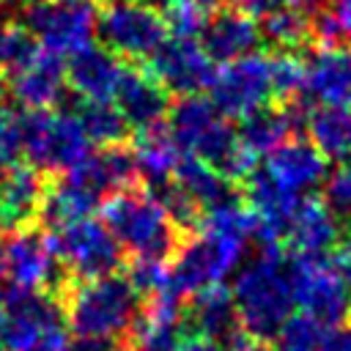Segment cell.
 Segmentation results:
<instances>
[{"label": "cell", "instance_id": "1f68e13d", "mask_svg": "<svg viewBox=\"0 0 351 351\" xmlns=\"http://www.w3.org/2000/svg\"><path fill=\"white\" fill-rule=\"evenodd\" d=\"M324 337H326V326L302 310L291 313V318L282 324L277 335L280 351H318Z\"/></svg>", "mask_w": 351, "mask_h": 351}, {"label": "cell", "instance_id": "7dc6e473", "mask_svg": "<svg viewBox=\"0 0 351 351\" xmlns=\"http://www.w3.org/2000/svg\"><path fill=\"white\" fill-rule=\"evenodd\" d=\"M165 3H167V0H165ZM192 3H200V5H206V8H211V5L217 3V0H192Z\"/></svg>", "mask_w": 351, "mask_h": 351}, {"label": "cell", "instance_id": "7c38bea8", "mask_svg": "<svg viewBox=\"0 0 351 351\" xmlns=\"http://www.w3.org/2000/svg\"><path fill=\"white\" fill-rule=\"evenodd\" d=\"M288 274H291L293 296L302 313L313 315L326 329L348 321L351 288L332 271L326 258H310V255L293 252L288 258Z\"/></svg>", "mask_w": 351, "mask_h": 351}, {"label": "cell", "instance_id": "f1b7e54d", "mask_svg": "<svg viewBox=\"0 0 351 351\" xmlns=\"http://www.w3.org/2000/svg\"><path fill=\"white\" fill-rule=\"evenodd\" d=\"M96 206H99V200L90 192H85L77 181H71L69 176H63L58 184H52V186L44 189V200H41L38 214H41V219L52 230H58V228H63L69 222H77V219L90 217V211Z\"/></svg>", "mask_w": 351, "mask_h": 351}, {"label": "cell", "instance_id": "83f0119b", "mask_svg": "<svg viewBox=\"0 0 351 351\" xmlns=\"http://www.w3.org/2000/svg\"><path fill=\"white\" fill-rule=\"evenodd\" d=\"M310 143L335 162H351V107H315L304 118Z\"/></svg>", "mask_w": 351, "mask_h": 351}, {"label": "cell", "instance_id": "7a4b0ae2", "mask_svg": "<svg viewBox=\"0 0 351 351\" xmlns=\"http://www.w3.org/2000/svg\"><path fill=\"white\" fill-rule=\"evenodd\" d=\"M230 296L236 304L239 329L261 343L274 340L296 307L288 258L277 247H263L258 258L236 271Z\"/></svg>", "mask_w": 351, "mask_h": 351}, {"label": "cell", "instance_id": "7402d4cb", "mask_svg": "<svg viewBox=\"0 0 351 351\" xmlns=\"http://www.w3.org/2000/svg\"><path fill=\"white\" fill-rule=\"evenodd\" d=\"M285 239L293 244L296 255L324 258L340 241V219L326 208L324 200L302 197L291 214Z\"/></svg>", "mask_w": 351, "mask_h": 351}, {"label": "cell", "instance_id": "f35d334b", "mask_svg": "<svg viewBox=\"0 0 351 351\" xmlns=\"http://www.w3.org/2000/svg\"><path fill=\"white\" fill-rule=\"evenodd\" d=\"M329 266L351 288V239H340L335 244V250L329 252Z\"/></svg>", "mask_w": 351, "mask_h": 351}, {"label": "cell", "instance_id": "52a82bcc", "mask_svg": "<svg viewBox=\"0 0 351 351\" xmlns=\"http://www.w3.org/2000/svg\"><path fill=\"white\" fill-rule=\"evenodd\" d=\"M96 33L110 52L129 60L151 58L170 36L162 11L148 0H104Z\"/></svg>", "mask_w": 351, "mask_h": 351}, {"label": "cell", "instance_id": "d6986e66", "mask_svg": "<svg viewBox=\"0 0 351 351\" xmlns=\"http://www.w3.org/2000/svg\"><path fill=\"white\" fill-rule=\"evenodd\" d=\"M123 74V63L104 44H88L69 55L66 63V85L82 101H112L118 80Z\"/></svg>", "mask_w": 351, "mask_h": 351}, {"label": "cell", "instance_id": "4dcf8cb0", "mask_svg": "<svg viewBox=\"0 0 351 351\" xmlns=\"http://www.w3.org/2000/svg\"><path fill=\"white\" fill-rule=\"evenodd\" d=\"M261 36L280 49H296L310 38V14L299 8H277L261 19Z\"/></svg>", "mask_w": 351, "mask_h": 351}, {"label": "cell", "instance_id": "ac0fdd59", "mask_svg": "<svg viewBox=\"0 0 351 351\" xmlns=\"http://www.w3.org/2000/svg\"><path fill=\"white\" fill-rule=\"evenodd\" d=\"M197 41L214 63H230L236 58L252 55L261 47L263 36L258 22L233 5V8H219L208 14V22Z\"/></svg>", "mask_w": 351, "mask_h": 351}, {"label": "cell", "instance_id": "2e32d148", "mask_svg": "<svg viewBox=\"0 0 351 351\" xmlns=\"http://www.w3.org/2000/svg\"><path fill=\"white\" fill-rule=\"evenodd\" d=\"M11 96L27 110H49L66 90V63L58 52L38 47L30 60L8 71Z\"/></svg>", "mask_w": 351, "mask_h": 351}, {"label": "cell", "instance_id": "9a60e30c", "mask_svg": "<svg viewBox=\"0 0 351 351\" xmlns=\"http://www.w3.org/2000/svg\"><path fill=\"white\" fill-rule=\"evenodd\" d=\"M304 60L302 101L318 107H348L351 104V47L321 44Z\"/></svg>", "mask_w": 351, "mask_h": 351}, {"label": "cell", "instance_id": "603a6c76", "mask_svg": "<svg viewBox=\"0 0 351 351\" xmlns=\"http://www.w3.org/2000/svg\"><path fill=\"white\" fill-rule=\"evenodd\" d=\"M170 181L195 203V208L200 214H208V211H217L222 206L239 203V192H236L230 178H225L211 165H206L195 156H186V154H181V162H178Z\"/></svg>", "mask_w": 351, "mask_h": 351}, {"label": "cell", "instance_id": "4316f807", "mask_svg": "<svg viewBox=\"0 0 351 351\" xmlns=\"http://www.w3.org/2000/svg\"><path fill=\"white\" fill-rule=\"evenodd\" d=\"M134 165H137V176H143L148 181V186L165 184L173 178L178 162H181V151L173 143L170 132L165 123L143 129L134 145Z\"/></svg>", "mask_w": 351, "mask_h": 351}, {"label": "cell", "instance_id": "b9f144b4", "mask_svg": "<svg viewBox=\"0 0 351 351\" xmlns=\"http://www.w3.org/2000/svg\"><path fill=\"white\" fill-rule=\"evenodd\" d=\"M69 351H123L115 340H90V337H77L69 343Z\"/></svg>", "mask_w": 351, "mask_h": 351}, {"label": "cell", "instance_id": "6da1fadb", "mask_svg": "<svg viewBox=\"0 0 351 351\" xmlns=\"http://www.w3.org/2000/svg\"><path fill=\"white\" fill-rule=\"evenodd\" d=\"M255 239V217L241 203L203 214L200 233L181 247L170 263V291L184 299L203 288L219 285L244 261L247 244Z\"/></svg>", "mask_w": 351, "mask_h": 351}, {"label": "cell", "instance_id": "8992f818", "mask_svg": "<svg viewBox=\"0 0 351 351\" xmlns=\"http://www.w3.org/2000/svg\"><path fill=\"white\" fill-rule=\"evenodd\" d=\"M82 123L71 112L27 110L22 115V156L36 170L69 173L93 148Z\"/></svg>", "mask_w": 351, "mask_h": 351}, {"label": "cell", "instance_id": "484cf974", "mask_svg": "<svg viewBox=\"0 0 351 351\" xmlns=\"http://www.w3.org/2000/svg\"><path fill=\"white\" fill-rule=\"evenodd\" d=\"M189 324L195 329V335L208 337L214 343H225L239 332V315H236V304L230 291L219 282L211 288L197 291L195 296H189Z\"/></svg>", "mask_w": 351, "mask_h": 351}, {"label": "cell", "instance_id": "bcb514c9", "mask_svg": "<svg viewBox=\"0 0 351 351\" xmlns=\"http://www.w3.org/2000/svg\"><path fill=\"white\" fill-rule=\"evenodd\" d=\"M8 167H11V165H3V162H0V186H3V181H5V173H8Z\"/></svg>", "mask_w": 351, "mask_h": 351}, {"label": "cell", "instance_id": "4fadbf2b", "mask_svg": "<svg viewBox=\"0 0 351 351\" xmlns=\"http://www.w3.org/2000/svg\"><path fill=\"white\" fill-rule=\"evenodd\" d=\"M60 304L44 291L8 288L0 293V337L8 351H33L49 332L60 329Z\"/></svg>", "mask_w": 351, "mask_h": 351}, {"label": "cell", "instance_id": "5bb4252c", "mask_svg": "<svg viewBox=\"0 0 351 351\" xmlns=\"http://www.w3.org/2000/svg\"><path fill=\"white\" fill-rule=\"evenodd\" d=\"M214 60L206 55L197 38L167 36L151 55V74L173 96H195L208 90L214 80Z\"/></svg>", "mask_w": 351, "mask_h": 351}, {"label": "cell", "instance_id": "ab89813d", "mask_svg": "<svg viewBox=\"0 0 351 351\" xmlns=\"http://www.w3.org/2000/svg\"><path fill=\"white\" fill-rule=\"evenodd\" d=\"M318 351H351V324L326 329V337Z\"/></svg>", "mask_w": 351, "mask_h": 351}, {"label": "cell", "instance_id": "3957f363", "mask_svg": "<svg viewBox=\"0 0 351 351\" xmlns=\"http://www.w3.org/2000/svg\"><path fill=\"white\" fill-rule=\"evenodd\" d=\"M165 126L181 154L211 165L230 181L244 178L255 167V159L244 151L239 140V132L211 104V99L200 93L178 96V101L167 110Z\"/></svg>", "mask_w": 351, "mask_h": 351}, {"label": "cell", "instance_id": "d590c367", "mask_svg": "<svg viewBox=\"0 0 351 351\" xmlns=\"http://www.w3.org/2000/svg\"><path fill=\"white\" fill-rule=\"evenodd\" d=\"M129 282L134 285V291L140 296H148V299L167 293L170 291V266H167V261H159V258H134Z\"/></svg>", "mask_w": 351, "mask_h": 351}, {"label": "cell", "instance_id": "7bdbcfd3", "mask_svg": "<svg viewBox=\"0 0 351 351\" xmlns=\"http://www.w3.org/2000/svg\"><path fill=\"white\" fill-rule=\"evenodd\" d=\"M178 351H222L219 343L208 340V337H200V335H192V337H184L178 343Z\"/></svg>", "mask_w": 351, "mask_h": 351}, {"label": "cell", "instance_id": "cb8c5ba5", "mask_svg": "<svg viewBox=\"0 0 351 351\" xmlns=\"http://www.w3.org/2000/svg\"><path fill=\"white\" fill-rule=\"evenodd\" d=\"M304 104L296 101L291 107H261L255 112H250L247 118H241L239 126V140L244 145V151L258 162V156H269L277 145H282L291 132L299 123Z\"/></svg>", "mask_w": 351, "mask_h": 351}, {"label": "cell", "instance_id": "f6af8a7d", "mask_svg": "<svg viewBox=\"0 0 351 351\" xmlns=\"http://www.w3.org/2000/svg\"><path fill=\"white\" fill-rule=\"evenodd\" d=\"M8 93V80L3 77V71H0V104H3V96Z\"/></svg>", "mask_w": 351, "mask_h": 351}, {"label": "cell", "instance_id": "30bf717a", "mask_svg": "<svg viewBox=\"0 0 351 351\" xmlns=\"http://www.w3.org/2000/svg\"><path fill=\"white\" fill-rule=\"evenodd\" d=\"M211 104L225 118H247L250 112L269 107L274 96L271 82V55H244L230 63H222L214 71V80L208 85Z\"/></svg>", "mask_w": 351, "mask_h": 351}, {"label": "cell", "instance_id": "ffe728a7", "mask_svg": "<svg viewBox=\"0 0 351 351\" xmlns=\"http://www.w3.org/2000/svg\"><path fill=\"white\" fill-rule=\"evenodd\" d=\"M112 101L121 110L123 121L137 132L159 126L170 110V93L156 82L151 71H143L134 66L132 69L123 66Z\"/></svg>", "mask_w": 351, "mask_h": 351}, {"label": "cell", "instance_id": "c3c4849f", "mask_svg": "<svg viewBox=\"0 0 351 351\" xmlns=\"http://www.w3.org/2000/svg\"><path fill=\"white\" fill-rule=\"evenodd\" d=\"M0 351H8V348H5V346H3V337H0Z\"/></svg>", "mask_w": 351, "mask_h": 351}, {"label": "cell", "instance_id": "ee69618b", "mask_svg": "<svg viewBox=\"0 0 351 351\" xmlns=\"http://www.w3.org/2000/svg\"><path fill=\"white\" fill-rule=\"evenodd\" d=\"M274 3H277V8H299L307 14L318 11V0H274Z\"/></svg>", "mask_w": 351, "mask_h": 351}, {"label": "cell", "instance_id": "9c48e42d", "mask_svg": "<svg viewBox=\"0 0 351 351\" xmlns=\"http://www.w3.org/2000/svg\"><path fill=\"white\" fill-rule=\"evenodd\" d=\"M49 241L60 266H66L80 282L115 274L123 261V250L110 233V228L93 217H85L52 230Z\"/></svg>", "mask_w": 351, "mask_h": 351}, {"label": "cell", "instance_id": "d4e9b609", "mask_svg": "<svg viewBox=\"0 0 351 351\" xmlns=\"http://www.w3.org/2000/svg\"><path fill=\"white\" fill-rule=\"evenodd\" d=\"M44 181L36 167L11 165L0 186V230L25 228L41 208Z\"/></svg>", "mask_w": 351, "mask_h": 351}, {"label": "cell", "instance_id": "ba28073f", "mask_svg": "<svg viewBox=\"0 0 351 351\" xmlns=\"http://www.w3.org/2000/svg\"><path fill=\"white\" fill-rule=\"evenodd\" d=\"M96 5L90 0H30L22 11V25L38 41V47L63 55L93 44Z\"/></svg>", "mask_w": 351, "mask_h": 351}, {"label": "cell", "instance_id": "277c9868", "mask_svg": "<svg viewBox=\"0 0 351 351\" xmlns=\"http://www.w3.org/2000/svg\"><path fill=\"white\" fill-rule=\"evenodd\" d=\"M63 315L77 337L118 340L132 332L140 315V293L123 274L82 280L69 291Z\"/></svg>", "mask_w": 351, "mask_h": 351}, {"label": "cell", "instance_id": "836d02e7", "mask_svg": "<svg viewBox=\"0 0 351 351\" xmlns=\"http://www.w3.org/2000/svg\"><path fill=\"white\" fill-rule=\"evenodd\" d=\"M38 49V41L22 22H0V71H14Z\"/></svg>", "mask_w": 351, "mask_h": 351}, {"label": "cell", "instance_id": "60d3db41", "mask_svg": "<svg viewBox=\"0 0 351 351\" xmlns=\"http://www.w3.org/2000/svg\"><path fill=\"white\" fill-rule=\"evenodd\" d=\"M332 14V19L337 22L343 36H351V0H332V5L326 8Z\"/></svg>", "mask_w": 351, "mask_h": 351}, {"label": "cell", "instance_id": "e575fe53", "mask_svg": "<svg viewBox=\"0 0 351 351\" xmlns=\"http://www.w3.org/2000/svg\"><path fill=\"white\" fill-rule=\"evenodd\" d=\"M271 82L277 99H302V82H304V60L293 55V49H282L280 55H271Z\"/></svg>", "mask_w": 351, "mask_h": 351}, {"label": "cell", "instance_id": "e0dca14e", "mask_svg": "<svg viewBox=\"0 0 351 351\" xmlns=\"http://www.w3.org/2000/svg\"><path fill=\"white\" fill-rule=\"evenodd\" d=\"M326 162L329 159L310 140L288 137L282 145H277L266 156V165L263 167L291 195L307 197V192H313L315 186L324 184V178H326Z\"/></svg>", "mask_w": 351, "mask_h": 351}, {"label": "cell", "instance_id": "8fae6325", "mask_svg": "<svg viewBox=\"0 0 351 351\" xmlns=\"http://www.w3.org/2000/svg\"><path fill=\"white\" fill-rule=\"evenodd\" d=\"M0 280L22 291L55 288L60 282V261L49 236L27 225L0 230Z\"/></svg>", "mask_w": 351, "mask_h": 351}, {"label": "cell", "instance_id": "5b68a950", "mask_svg": "<svg viewBox=\"0 0 351 351\" xmlns=\"http://www.w3.org/2000/svg\"><path fill=\"white\" fill-rule=\"evenodd\" d=\"M101 222L110 228L121 250L134 258H159L178 247V228L151 189H121L101 206Z\"/></svg>", "mask_w": 351, "mask_h": 351}, {"label": "cell", "instance_id": "44dd1931", "mask_svg": "<svg viewBox=\"0 0 351 351\" xmlns=\"http://www.w3.org/2000/svg\"><path fill=\"white\" fill-rule=\"evenodd\" d=\"M63 176L77 181L85 192H90L101 203L110 195L132 186V181L137 178V165H134V154L129 148L104 145L101 151H90L74 170H69Z\"/></svg>", "mask_w": 351, "mask_h": 351}, {"label": "cell", "instance_id": "74e56055", "mask_svg": "<svg viewBox=\"0 0 351 351\" xmlns=\"http://www.w3.org/2000/svg\"><path fill=\"white\" fill-rule=\"evenodd\" d=\"M22 156V115L0 104V162L16 165Z\"/></svg>", "mask_w": 351, "mask_h": 351}, {"label": "cell", "instance_id": "d6a6232c", "mask_svg": "<svg viewBox=\"0 0 351 351\" xmlns=\"http://www.w3.org/2000/svg\"><path fill=\"white\" fill-rule=\"evenodd\" d=\"M211 8L192 3V0H167L165 3V25L170 36L178 38H200L206 22H208Z\"/></svg>", "mask_w": 351, "mask_h": 351}, {"label": "cell", "instance_id": "f546056e", "mask_svg": "<svg viewBox=\"0 0 351 351\" xmlns=\"http://www.w3.org/2000/svg\"><path fill=\"white\" fill-rule=\"evenodd\" d=\"M88 134L90 143L104 145H121V140L126 137L129 123L123 121L121 110L112 101H82V107L74 112Z\"/></svg>", "mask_w": 351, "mask_h": 351}, {"label": "cell", "instance_id": "8d00e7d4", "mask_svg": "<svg viewBox=\"0 0 351 351\" xmlns=\"http://www.w3.org/2000/svg\"><path fill=\"white\" fill-rule=\"evenodd\" d=\"M324 203L337 219L351 222V162H340V167L326 173Z\"/></svg>", "mask_w": 351, "mask_h": 351}]
</instances>
